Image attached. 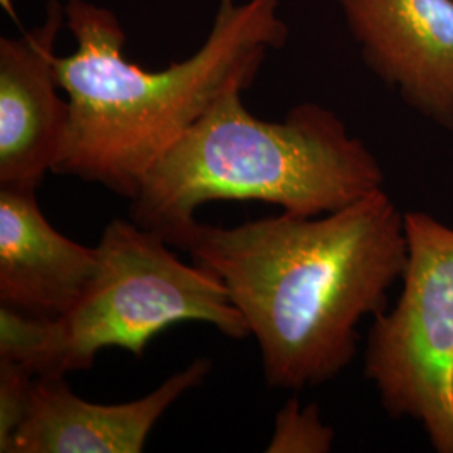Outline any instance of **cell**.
Returning a JSON list of instances; mask_svg holds the SVG:
<instances>
[{
  "instance_id": "obj_10",
  "label": "cell",
  "mask_w": 453,
  "mask_h": 453,
  "mask_svg": "<svg viewBox=\"0 0 453 453\" xmlns=\"http://www.w3.org/2000/svg\"><path fill=\"white\" fill-rule=\"evenodd\" d=\"M0 359L12 361L34 376H63L58 370L54 319L0 306Z\"/></svg>"
},
{
  "instance_id": "obj_13",
  "label": "cell",
  "mask_w": 453,
  "mask_h": 453,
  "mask_svg": "<svg viewBox=\"0 0 453 453\" xmlns=\"http://www.w3.org/2000/svg\"><path fill=\"white\" fill-rule=\"evenodd\" d=\"M2 5L9 11V12H12V5H11V0H2Z\"/></svg>"
},
{
  "instance_id": "obj_2",
  "label": "cell",
  "mask_w": 453,
  "mask_h": 453,
  "mask_svg": "<svg viewBox=\"0 0 453 453\" xmlns=\"http://www.w3.org/2000/svg\"><path fill=\"white\" fill-rule=\"evenodd\" d=\"M280 0H219L211 33L187 59L148 71L125 58L113 11L65 2L76 48L56 58L71 116L54 175L97 183L131 200L146 172L234 88L247 89L289 26Z\"/></svg>"
},
{
  "instance_id": "obj_11",
  "label": "cell",
  "mask_w": 453,
  "mask_h": 453,
  "mask_svg": "<svg viewBox=\"0 0 453 453\" xmlns=\"http://www.w3.org/2000/svg\"><path fill=\"white\" fill-rule=\"evenodd\" d=\"M334 443V430L321 420L316 403L303 406L289 398L275 415L274 434L267 453H327Z\"/></svg>"
},
{
  "instance_id": "obj_8",
  "label": "cell",
  "mask_w": 453,
  "mask_h": 453,
  "mask_svg": "<svg viewBox=\"0 0 453 453\" xmlns=\"http://www.w3.org/2000/svg\"><path fill=\"white\" fill-rule=\"evenodd\" d=\"M211 370L196 357L143 398L99 405L80 398L65 376H37L29 410L7 453H142L163 413Z\"/></svg>"
},
{
  "instance_id": "obj_12",
  "label": "cell",
  "mask_w": 453,
  "mask_h": 453,
  "mask_svg": "<svg viewBox=\"0 0 453 453\" xmlns=\"http://www.w3.org/2000/svg\"><path fill=\"white\" fill-rule=\"evenodd\" d=\"M35 378L12 361L0 359V452H9L17 428L26 418Z\"/></svg>"
},
{
  "instance_id": "obj_9",
  "label": "cell",
  "mask_w": 453,
  "mask_h": 453,
  "mask_svg": "<svg viewBox=\"0 0 453 453\" xmlns=\"http://www.w3.org/2000/svg\"><path fill=\"white\" fill-rule=\"evenodd\" d=\"M35 192L0 188V306L59 319L96 275L97 249L50 226Z\"/></svg>"
},
{
  "instance_id": "obj_6",
  "label": "cell",
  "mask_w": 453,
  "mask_h": 453,
  "mask_svg": "<svg viewBox=\"0 0 453 453\" xmlns=\"http://www.w3.org/2000/svg\"><path fill=\"white\" fill-rule=\"evenodd\" d=\"M372 74L453 130V0H338Z\"/></svg>"
},
{
  "instance_id": "obj_7",
  "label": "cell",
  "mask_w": 453,
  "mask_h": 453,
  "mask_svg": "<svg viewBox=\"0 0 453 453\" xmlns=\"http://www.w3.org/2000/svg\"><path fill=\"white\" fill-rule=\"evenodd\" d=\"M65 27V4L49 0L41 24L0 39V188L37 190L59 158L71 116L56 74Z\"/></svg>"
},
{
  "instance_id": "obj_4",
  "label": "cell",
  "mask_w": 453,
  "mask_h": 453,
  "mask_svg": "<svg viewBox=\"0 0 453 453\" xmlns=\"http://www.w3.org/2000/svg\"><path fill=\"white\" fill-rule=\"evenodd\" d=\"M96 249V275L80 303L56 319L61 374L89 370L106 348L142 357L150 341L183 321L211 324L232 340L250 334L224 282L177 259L160 234L113 219Z\"/></svg>"
},
{
  "instance_id": "obj_5",
  "label": "cell",
  "mask_w": 453,
  "mask_h": 453,
  "mask_svg": "<svg viewBox=\"0 0 453 453\" xmlns=\"http://www.w3.org/2000/svg\"><path fill=\"white\" fill-rule=\"evenodd\" d=\"M402 294L372 318L365 374L393 420L411 418L438 453H453V228L406 211Z\"/></svg>"
},
{
  "instance_id": "obj_3",
  "label": "cell",
  "mask_w": 453,
  "mask_h": 453,
  "mask_svg": "<svg viewBox=\"0 0 453 453\" xmlns=\"http://www.w3.org/2000/svg\"><path fill=\"white\" fill-rule=\"evenodd\" d=\"M226 91L142 180L130 219L170 242L217 200H257L299 217L341 211L383 190L385 172L338 114L303 103L280 121L256 118Z\"/></svg>"
},
{
  "instance_id": "obj_1",
  "label": "cell",
  "mask_w": 453,
  "mask_h": 453,
  "mask_svg": "<svg viewBox=\"0 0 453 453\" xmlns=\"http://www.w3.org/2000/svg\"><path fill=\"white\" fill-rule=\"evenodd\" d=\"M170 245L217 275L259 344L273 388L319 387L357 355V326L405 271V213L385 188L324 217L194 222Z\"/></svg>"
}]
</instances>
